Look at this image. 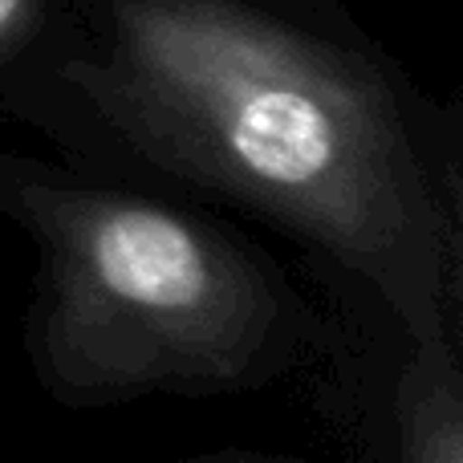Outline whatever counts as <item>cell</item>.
Here are the masks:
<instances>
[{
	"label": "cell",
	"instance_id": "obj_1",
	"mask_svg": "<svg viewBox=\"0 0 463 463\" xmlns=\"http://www.w3.org/2000/svg\"><path fill=\"white\" fill-rule=\"evenodd\" d=\"M0 118L90 175L228 203L407 342L459 345V114L337 0H61Z\"/></svg>",
	"mask_w": 463,
	"mask_h": 463
},
{
	"label": "cell",
	"instance_id": "obj_2",
	"mask_svg": "<svg viewBox=\"0 0 463 463\" xmlns=\"http://www.w3.org/2000/svg\"><path fill=\"white\" fill-rule=\"evenodd\" d=\"M0 216L37 248L21 350L57 407L256 394L321 342L285 264L179 195L0 151Z\"/></svg>",
	"mask_w": 463,
	"mask_h": 463
},
{
	"label": "cell",
	"instance_id": "obj_3",
	"mask_svg": "<svg viewBox=\"0 0 463 463\" xmlns=\"http://www.w3.org/2000/svg\"><path fill=\"white\" fill-rule=\"evenodd\" d=\"M61 0H0V94L45 45Z\"/></svg>",
	"mask_w": 463,
	"mask_h": 463
}]
</instances>
